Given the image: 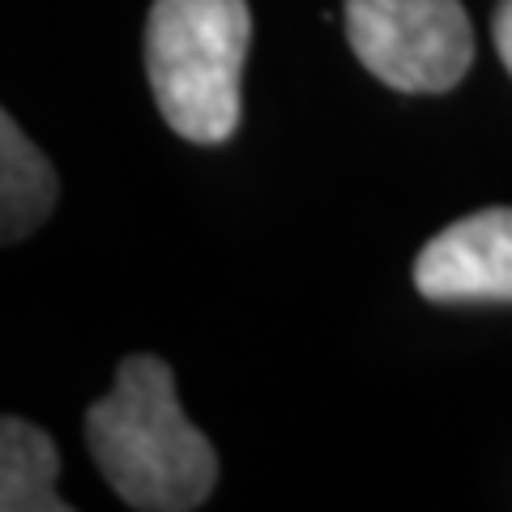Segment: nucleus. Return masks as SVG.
Segmentation results:
<instances>
[{
	"label": "nucleus",
	"mask_w": 512,
	"mask_h": 512,
	"mask_svg": "<svg viewBox=\"0 0 512 512\" xmlns=\"http://www.w3.org/2000/svg\"><path fill=\"white\" fill-rule=\"evenodd\" d=\"M60 453L47 431L26 419L0 423V508L5 512H69L56 495Z\"/></svg>",
	"instance_id": "nucleus-6"
},
{
	"label": "nucleus",
	"mask_w": 512,
	"mask_h": 512,
	"mask_svg": "<svg viewBox=\"0 0 512 512\" xmlns=\"http://www.w3.org/2000/svg\"><path fill=\"white\" fill-rule=\"evenodd\" d=\"M491 35H495V52H500L504 69L512 73V0H500V9L491 18Z\"/></svg>",
	"instance_id": "nucleus-7"
},
{
	"label": "nucleus",
	"mask_w": 512,
	"mask_h": 512,
	"mask_svg": "<svg viewBox=\"0 0 512 512\" xmlns=\"http://www.w3.org/2000/svg\"><path fill=\"white\" fill-rule=\"evenodd\" d=\"M346 39L367 73L402 94H444L474 64L461 0H346Z\"/></svg>",
	"instance_id": "nucleus-3"
},
{
	"label": "nucleus",
	"mask_w": 512,
	"mask_h": 512,
	"mask_svg": "<svg viewBox=\"0 0 512 512\" xmlns=\"http://www.w3.org/2000/svg\"><path fill=\"white\" fill-rule=\"evenodd\" d=\"M252 43L248 0H154L146 18V77L163 120L192 146H222L244 111Z\"/></svg>",
	"instance_id": "nucleus-2"
},
{
	"label": "nucleus",
	"mask_w": 512,
	"mask_h": 512,
	"mask_svg": "<svg viewBox=\"0 0 512 512\" xmlns=\"http://www.w3.org/2000/svg\"><path fill=\"white\" fill-rule=\"evenodd\" d=\"M414 286L431 303H512V210L466 214L414 256Z\"/></svg>",
	"instance_id": "nucleus-4"
},
{
	"label": "nucleus",
	"mask_w": 512,
	"mask_h": 512,
	"mask_svg": "<svg viewBox=\"0 0 512 512\" xmlns=\"http://www.w3.org/2000/svg\"><path fill=\"white\" fill-rule=\"evenodd\" d=\"M56 205V171L18 120L0 116V239L18 244Z\"/></svg>",
	"instance_id": "nucleus-5"
},
{
	"label": "nucleus",
	"mask_w": 512,
	"mask_h": 512,
	"mask_svg": "<svg viewBox=\"0 0 512 512\" xmlns=\"http://www.w3.org/2000/svg\"><path fill=\"white\" fill-rule=\"evenodd\" d=\"M86 444L107 487L141 512L201 508L218 483L214 444L184 419L171 367L154 355L116 367L111 393L86 410Z\"/></svg>",
	"instance_id": "nucleus-1"
}]
</instances>
